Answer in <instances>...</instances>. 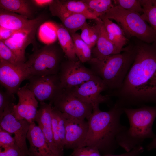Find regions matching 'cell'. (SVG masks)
<instances>
[{
  "label": "cell",
  "mask_w": 156,
  "mask_h": 156,
  "mask_svg": "<svg viewBox=\"0 0 156 156\" xmlns=\"http://www.w3.org/2000/svg\"><path fill=\"white\" fill-rule=\"evenodd\" d=\"M133 43L135 56L122 87L108 94L121 108L156 102V42L148 43L137 39Z\"/></svg>",
  "instance_id": "obj_1"
},
{
  "label": "cell",
  "mask_w": 156,
  "mask_h": 156,
  "mask_svg": "<svg viewBox=\"0 0 156 156\" xmlns=\"http://www.w3.org/2000/svg\"><path fill=\"white\" fill-rule=\"evenodd\" d=\"M99 105L93 106L92 113L87 120L88 130L82 147H95L103 155L113 154L119 146L118 136L128 128L120 122L124 112L122 108L114 105L108 111H103Z\"/></svg>",
  "instance_id": "obj_2"
},
{
  "label": "cell",
  "mask_w": 156,
  "mask_h": 156,
  "mask_svg": "<svg viewBox=\"0 0 156 156\" xmlns=\"http://www.w3.org/2000/svg\"><path fill=\"white\" fill-rule=\"evenodd\" d=\"M122 109L128 118L129 127L118 136L117 141L119 146L128 152L142 145L146 139L156 137L152 126L156 117V106Z\"/></svg>",
  "instance_id": "obj_3"
},
{
  "label": "cell",
  "mask_w": 156,
  "mask_h": 156,
  "mask_svg": "<svg viewBox=\"0 0 156 156\" xmlns=\"http://www.w3.org/2000/svg\"><path fill=\"white\" fill-rule=\"evenodd\" d=\"M120 53L112 55L103 59L92 58L89 62L91 70L103 81L110 92L122 86L134 61L135 53L132 43H128Z\"/></svg>",
  "instance_id": "obj_4"
},
{
  "label": "cell",
  "mask_w": 156,
  "mask_h": 156,
  "mask_svg": "<svg viewBox=\"0 0 156 156\" xmlns=\"http://www.w3.org/2000/svg\"><path fill=\"white\" fill-rule=\"evenodd\" d=\"M104 15L115 21L129 39L132 37L148 43L156 42V33L138 12L114 5Z\"/></svg>",
  "instance_id": "obj_5"
},
{
  "label": "cell",
  "mask_w": 156,
  "mask_h": 156,
  "mask_svg": "<svg viewBox=\"0 0 156 156\" xmlns=\"http://www.w3.org/2000/svg\"><path fill=\"white\" fill-rule=\"evenodd\" d=\"M61 51L54 45L48 44L36 49L25 62L31 76L58 73L62 62Z\"/></svg>",
  "instance_id": "obj_6"
},
{
  "label": "cell",
  "mask_w": 156,
  "mask_h": 156,
  "mask_svg": "<svg viewBox=\"0 0 156 156\" xmlns=\"http://www.w3.org/2000/svg\"><path fill=\"white\" fill-rule=\"evenodd\" d=\"M51 102L61 112L79 119L87 120L93 111L92 105L83 101L65 89L62 88Z\"/></svg>",
  "instance_id": "obj_7"
},
{
  "label": "cell",
  "mask_w": 156,
  "mask_h": 156,
  "mask_svg": "<svg viewBox=\"0 0 156 156\" xmlns=\"http://www.w3.org/2000/svg\"><path fill=\"white\" fill-rule=\"evenodd\" d=\"M79 61L62 62L58 73L62 88L69 89L79 86L96 75Z\"/></svg>",
  "instance_id": "obj_8"
},
{
  "label": "cell",
  "mask_w": 156,
  "mask_h": 156,
  "mask_svg": "<svg viewBox=\"0 0 156 156\" xmlns=\"http://www.w3.org/2000/svg\"><path fill=\"white\" fill-rule=\"evenodd\" d=\"M25 85L40 102L51 101L62 88L58 74L43 76L32 75Z\"/></svg>",
  "instance_id": "obj_9"
},
{
  "label": "cell",
  "mask_w": 156,
  "mask_h": 156,
  "mask_svg": "<svg viewBox=\"0 0 156 156\" xmlns=\"http://www.w3.org/2000/svg\"><path fill=\"white\" fill-rule=\"evenodd\" d=\"M66 89L80 100L93 106L106 103L109 99L107 95L101 94L102 92L107 90V88L103 80L96 75L79 86Z\"/></svg>",
  "instance_id": "obj_10"
},
{
  "label": "cell",
  "mask_w": 156,
  "mask_h": 156,
  "mask_svg": "<svg viewBox=\"0 0 156 156\" xmlns=\"http://www.w3.org/2000/svg\"><path fill=\"white\" fill-rule=\"evenodd\" d=\"M30 125V123L26 120L16 118L13 108L5 110L0 115V128L11 134H14L16 144L29 156L30 154L26 139Z\"/></svg>",
  "instance_id": "obj_11"
},
{
  "label": "cell",
  "mask_w": 156,
  "mask_h": 156,
  "mask_svg": "<svg viewBox=\"0 0 156 156\" xmlns=\"http://www.w3.org/2000/svg\"><path fill=\"white\" fill-rule=\"evenodd\" d=\"M31 76L25 63L15 65L0 60V83L9 92L16 94L21 83Z\"/></svg>",
  "instance_id": "obj_12"
},
{
  "label": "cell",
  "mask_w": 156,
  "mask_h": 156,
  "mask_svg": "<svg viewBox=\"0 0 156 156\" xmlns=\"http://www.w3.org/2000/svg\"><path fill=\"white\" fill-rule=\"evenodd\" d=\"M64 114L65 127L64 148L74 150L82 147L88 130L87 121L73 118Z\"/></svg>",
  "instance_id": "obj_13"
},
{
  "label": "cell",
  "mask_w": 156,
  "mask_h": 156,
  "mask_svg": "<svg viewBox=\"0 0 156 156\" xmlns=\"http://www.w3.org/2000/svg\"><path fill=\"white\" fill-rule=\"evenodd\" d=\"M18 103L13 108L14 115L18 119L31 123L35 122L37 113L38 102L32 92L25 85L20 87L17 93Z\"/></svg>",
  "instance_id": "obj_14"
},
{
  "label": "cell",
  "mask_w": 156,
  "mask_h": 156,
  "mask_svg": "<svg viewBox=\"0 0 156 156\" xmlns=\"http://www.w3.org/2000/svg\"><path fill=\"white\" fill-rule=\"evenodd\" d=\"M42 24H38L30 29L18 31L9 38L2 41L12 50L20 62L24 63L26 62V49L30 44H34L37 29Z\"/></svg>",
  "instance_id": "obj_15"
},
{
  "label": "cell",
  "mask_w": 156,
  "mask_h": 156,
  "mask_svg": "<svg viewBox=\"0 0 156 156\" xmlns=\"http://www.w3.org/2000/svg\"><path fill=\"white\" fill-rule=\"evenodd\" d=\"M46 17L42 14L30 20L23 16L0 9V27L18 31L30 29L42 23Z\"/></svg>",
  "instance_id": "obj_16"
},
{
  "label": "cell",
  "mask_w": 156,
  "mask_h": 156,
  "mask_svg": "<svg viewBox=\"0 0 156 156\" xmlns=\"http://www.w3.org/2000/svg\"><path fill=\"white\" fill-rule=\"evenodd\" d=\"M40 104L35 121L41 130L52 152L56 155L62 156L55 146L53 138L51 118L52 103L51 102L49 103L40 102Z\"/></svg>",
  "instance_id": "obj_17"
},
{
  "label": "cell",
  "mask_w": 156,
  "mask_h": 156,
  "mask_svg": "<svg viewBox=\"0 0 156 156\" xmlns=\"http://www.w3.org/2000/svg\"><path fill=\"white\" fill-rule=\"evenodd\" d=\"M30 156H59L50 149L41 130L34 122L30 123L27 135Z\"/></svg>",
  "instance_id": "obj_18"
},
{
  "label": "cell",
  "mask_w": 156,
  "mask_h": 156,
  "mask_svg": "<svg viewBox=\"0 0 156 156\" xmlns=\"http://www.w3.org/2000/svg\"><path fill=\"white\" fill-rule=\"evenodd\" d=\"M95 21V25L98 31V37L96 47L93 51L94 55L93 58L103 59L109 56L121 53L109 39L101 20L99 18Z\"/></svg>",
  "instance_id": "obj_19"
},
{
  "label": "cell",
  "mask_w": 156,
  "mask_h": 156,
  "mask_svg": "<svg viewBox=\"0 0 156 156\" xmlns=\"http://www.w3.org/2000/svg\"><path fill=\"white\" fill-rule=\"evenodd\" d=\"M51 118L52 129L55 143L61 155L64 156L65 137V115L53 106Z\"/></svg>",
  "instance_id": "obj_20"
},
{
  "label": "cell",
  "mask_w": 156,
  "mask_h": 156,
  "mask_svg": "<svg viewBox=\"0 0 156 156\" xmlns=\"http://www.w3.org/2000/svg\"><path fill=\"white\" fill-rule=\"evenodd\" d=\"M99 18L103 21L108 37L116 48L121 53L125 51L129 40L121 27L103 15Z\"/></svg>",
  "instance_id": "obj_21"
},
{
  "label": "cell",
  "mask_w": 156,
  "mask_h": 156,
  "mask_svg": "<svg viewBox=\"0 0 156 156\" xmlns=\"http://www.w3.org/2000/svg\"><path fill=\"white\" fill-rule=\"evenodd\" d=\"M31 0H0V9L25 16L33 19L34 7Z\"/></svg>",
  "instance_id": "obj_22"
},
{
  "label": "cell",
  "mask_w": 156,
  "mask_h": 156,
  "mask_svg": "<svg viewBox=\"0 0 156 156\" xmlns=\"http://www.w3.org/2000/svg\"><path fill=\"white\" fill-rule=\"evenodd\" d=\"M57 38L61 48L69 60H77L73 41L72 37L63 25L54 24Z\"/></svg>",
  "instance_id": "obj_23"
},
{
  "label": "cell",
  "mask_w": 156,
  "mask_h": 156,
  "mask_svg": "<svg viewBox=\"0 0 156 156\" xmlns=\"http://www.w3.org/2000/svg\"><path fill=\"white\" fill-rule=\"evenodd\" d=\"M65 10L70 14H78L83 15L87 19H98L91 13L83 0L60 1Z\"/></svg>",
  "instance_id": "obj_24"
},
{
  "label": "cell",
  "mask_w": 156,
  "mask_h": 156,
  "mask_svg": "<svg viewBox=\"0 0 156 156\" xmlns=\"http://www.w3.org/2000/svg\"><path fill=\"white\" fill-rule=\"evenodd\" d=\"M86 17L83 15L78 14H71L68 16L60 19L63 25L71 35L81 29L87 22Z\"/></svg>",
  "instance_id": "obj_25"
},
{
  "label": "cell",
  "mask_w": 156,
  "mask_h": 156,
  "mask_svg": "<svg viewBox=\"0 0 156 156\" xmlns=\"http://www.w3.org/2000/svg\"><path fill=\"white\" fill-rule=\"evenodd\" d=\"M74 44L75 53L82 63L89 62L92 58L91 49L75 33L71 35Z\"/></svg>",
  "instance_id": "obj_26"
},
{
  "label": "cell",
  "mask_w": 156,
  "mask_h": 156,
  "mask_svg": "<svg viewBox=\"0 0 156 156\" xmlns=\"http://www.w3.org/2000/svg\"><path fill=\"white\" fill-rule=\"evenodd\" d=\"M143 9L142 18L150 26L156 33V0H139Z\"/></svg>",
  "instance_id": "obj_27"
},
{
  "label": "cell",
  "mask_w": 156,
  "mask_h": 156,
  "mask_svg": "<svg viewBox=\"0 0 156 156\" xmlns=\"http://www.w3.org/2000/svg\"><path fill=\"white\" fill-rule=\"evenodd\" d=\"M90 11L97 18L105 15L113 6L111 0H83Z\"/></svg>",
  "instance_id": "obj_28"
},
{
  "label": "cell",
  "mask_w": 156,
  "mask_h": 156,
  "mask_svg": "<svg viewBox=\"0 0 156 156\" xmlns=\"http://www.w3.org/2000/svg\"><path fill=\"white\" fill-rule=\"evenodd\" d=\"M52 25L49 23H45L41 25L39 28V36L40 40L45 43L51 44L57 37L56 28L53 29Z\"/></svg>",
  "instance_id": "obj_29"
},
{
  "label": "cell",
  "mask_w": 156,
  "mask_h": 156,
  "mask_svg": "<svg viewBox=\"0 0 156 156\" xmlns=\"http://www.w3.org/2000/svg\"><path fill=\"white\" fill-rule=\"evenodd\" d=\"M0 60L15 65L24 63L18 60L12 50L1 40H0Z\"/></svg>",
  "instance_id": "obj_30"
},
{
  "label": "cell",
  "mask_w": 156,
  "mask_h": 156,
  "mask_svg": "<svg viewBox=\"0 0 156 156\" xmlns=\"http://www.w3.org/2000/svg\"><path fill=\"white\" fill-rule=\"evenodd\" d=\"M113 2L114 5L125 10L137 12L141 14L143 13V9L139 0H114Z\"/></svg>",
  "instance_id": "obj_31"
},
{
  "label": "cell",
  "mask_w": 156,
  "mask_h": 156,
  "mask_svg": "<svg viewBox=\"0 0 156 156\" xmlns=\"http://www.w3.org/2000/svg\"><path fill=\"white\" fill-rule=\"evenodd\" d=\"M15 100L14 94L0 89V115L5 110L13 108L15 105Z\"/></svg>",
  "instance_id": "obj_32"
},
{
  "label": "cell",
  "mask_w": 156,
  "mask_h": 156,
  "mask_svg": "<svg viewBox=\"0 0 156 156\" xmlns=\"http://www.w3.org/2000/svg\"><path fill=\"white\" fill-rule=\"evenodd\" d=\"M71 156H102L96 148L86 146L73 150Z\"/></svg>",
  "instance_id": "obj_33"
},
{
  "label": "cell",
  "mask_w": 156,
  "mask_h": 156,
  "mask_svg": "<svg viewBox=\"0 0 156 156\" xmlns=\"http://www.w3.org/2000/svg\"><path fill=\"white\" fill-rule=\"evenodd\" d=\"M11 135L8 132L0 128V148L4 149L16 144L14 137H12Z\"/></svg>",
  "instance_id": "obj_34"
},
{
  "label": "cell",
  "mask_w": 156,
  "mask_h": 156,
  "mask_svg": "<svg viewBox=\"0 0 156 156\" xmlns=\"http://www.w3.org/2000/svg\"><path fill=\"white\" fill-rule=\"evenodd\" d=\"M0 151V156H29L16 144Z\"/></svg>",
  "instance_id": "obj_35"
},
{
  "label": "cell",
  "mask_w": 156,
  "mask_h": 156,
  "mask_svg": "<svg viewBox=\"0 0 156 156\" xmlns=\"http://www.w3.org/2000/svg\"><path fill=\"white\" fill-rule=\"evenodd\" d=\"M92 26L86 22L81 29L80 35L81 39L92 49L90 39V34Z\"/></svg>",
  "instance_id": "obj_36"
},
{
  "label": "cell",
  "mask_w": 156,
  "mask_h": 156,
  "mask_svg": "<svg viewBox=\"0 0 156 156\" xmlns=\"http://www.w3.org/2000/svg\"><path fill=\"white\" fill-rule=\"evenodd\" d=\"M144 148L142 146H137L128 152L118 155L109 154L102 156H140L143 152Z\"/></svg>",
  "instance_id": "obj_37"
},
{
  "label": "cell",
  "mask_w": 156,
  "mask_h": 156,
  "mask_svg": "<svg viewBox=\"0 0 156 156\" xmlns=\"http://www.w3.org/2000/svg\"><path fill=\"white\" fill-rule=\"evenodd\" d=\"M17 31L0 27V40L7 39Z\"/></svg>",
  "instance_id": "obj_38"
},
{
  "label": "cell",
  "mask_w": 156,
  "mask_h": 156,
  "mask_svg": "<svg viewBox=\"0 0 156 156\" xmlns=\"http://www.w3.org/2000/svg\"><path fill=\"white\" fill-rule=\"evenodd\" d=\"M98 37V32L97 29L95 25L92 26L90 34V39L92 48L96 44Z\"/></svg>",
  "instance_id": "obj_39"
},
{
  "label": "cell",
  "mask_w": 156,
  "mask_h": 156,
  "mask_svg": "<svg viewBox=\"0 0 156 156\" xmlns=\"http://www.w3.org/2000/svg\"><path fill=\"white\" fill-rule=\"evenodd\" d=\"M53 0H32L34 5L36 7L42 8L49 6L53 1Z\"/></svg>",
  "instance_id": "obj_40"
},
{
  "label": "cell",
  "mask_w": 156,
  "mask_h": 156,
  "mask_svg": "<svg viewBox=\"0 0 156 156\" xmlns=\"http://www.w3.org/2000/svg\"><path fill=\"white\" fill-rule=\"evenodd\" d=\"M146 148L148 151L156 149V136L153 139L152 141L147 146Z\"/></svg>",
  "instance_id": "obj_41"
}]
</instances>
